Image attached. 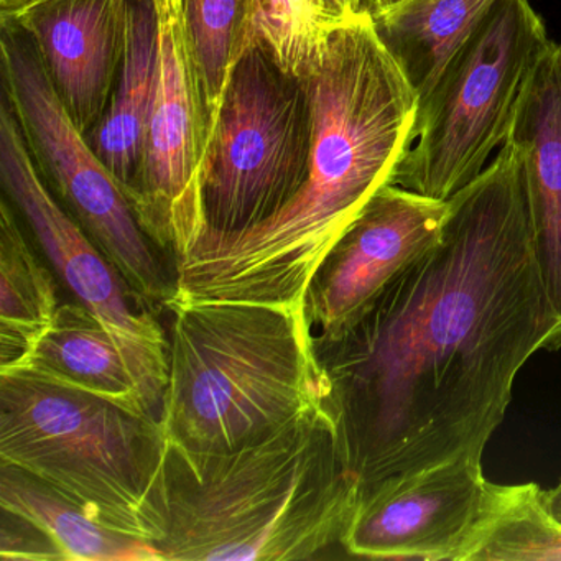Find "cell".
<instances>
[{"label":"cell","mask_w":561,"mask_h":561,"mask_svg":"<svg viewBox=\"0 0 561 561\" xmlns=\"http://www.w3.org/2000/svg\"><path fill=\"white\" fill-rule=\"evenodd\" d=\"M0 179L42 251L77 301L121 340L169 359L170 343L156 311L55 198L35 165L8 98L0 104Z\"/></svg>","instance_id":"obj_11"},{"label":"cell","mask_w":561,"mask_h":561,"mask_svg":"<svg viewBox=\"0 0 561 561\" xmlns=\"http://www.w3.org/2000/svg\"><path fill=\"white\" fill-rule=\"evenodd\" d=\"M300 78L311 114L304 185L255 228L198 238L175 262L170 301L305 300L334 242L392 185L415 140L420 98L377 37L370 12L337 22Z\"/></svg>","instance_id":"obj_2"},{"label":"cell","mask_w":561,"mask_h":561,"mask_svg":"<svg viewBox=\"0 0 561 561\" xmlns=\"http://www.w3.org/2000/svg\"><path fill=\"white\" fill-rule=\"evenodd\" d=\"M22 369L162 420L169 359L121 340L80 301L58 307Z\"/></svg>","instance_id":"obj_14"},{"label":"cell","mask_w":561,"mask_h":561,"mask_svg":"<svg viewBox=\"0 0 561 561\" xmlns=\"http://www.w3.org/2000/svg\"><path fill=\"white\" fill-rule=\"evenodd\" d=\"M42 0H0V24H11L22 12Z\"/></svg>","instance_id":"obj_25"},{"label":"cell","mask_w":561,"mask_h":561,"mask_svg":"<svg viewBox=\"0 0 561 561\" xmlns=\"http://www.w3.org/2000/svg\"><path fill=\"white\" fill-rule=\"evenodd\" d=\"M364 9L376 14V12L386 11V9L392 8V5L400 4L403 0H363Z\"/></svg>","instance_id":"obj_26"},{"label":"cell","mask_w":561,"mask_h":561,"mask_svg":"<svg viewBox=\"0 0 561 561\" xmlns=\"http://www.w3.org/2000/svg\"><path fill=\"white\" fill-rule=\"evenodd\" d=\"M159 41L153 0H129L123 67L101 123L87 136L124 193L134 182L142 156L147 119L157 80Z\"/></svg>","instance_id":"obj_16"},{"label":"cell","mask_w":561,"mask_h":561,"mask_svg":"<svg viewBox=\"0 0 561 561\" xmlns=\"http://www.w3.org/2000/svg\"><path fill=\"white\" fill-rule=\"evenodd\" d=\"M528 0H495L420 98L415 140L392 185L448 202L504 146L528 78L550 47Z\"/></svg>","instance_id":"obj_6"},{"label":"cell","mask_w":561,"mask_h":561,"mask_svg":"<svg viewBox=\"0 0 561 561\" xmlns=\"http://www.w3.org/2000/svg\"><path fill=\"white\" fill-rule=\"evenodd\" d=\"M538 499H540L541 507L547 512L548 518L561 540V481L548 491L540 488Z\"/></svg>","instance_id":"obj_23"},{"label":"cell","mask_w":561,"mask_h":561,"mask_svg":"<svg viewBox=\"0 0 561 561\" xmlns=\"http://www.w3.org/2000/svg\"><path fill=\"white\" fill-rule=\"evenodd\" d=\"M127 19L129 0H42L11 22L31 38L84 136L101 123L113 96L126 51Z\"/></svg>","instance_id":"obj_13"},{"label":"cell","mask_w":561,"mask_h":561,"mask_svg":"<svg viewBox=\"0 0 561 561\" xmlns=\"http://www.w3.org/2000/svg\"><path fill=\"white\" fill-rule=\"evenodd\" d=\"M505 142L524 167L531 245L557 328L543 350L561 347V42H551L525 84Z\"/></svg>","instance_id":"obj_15"},{"label":"cell","mask_w":561,"mask_h":561,"mask_svg":"<svg viewBox=\"0 0 561 561\" xmlns=\"http://www.w3.org/2000/svg\"><path fill=\"white\" fill-rule=\"evenodd\" d=\"M323 2L334 22L344 21L364 9L363 0H323Z\"/></svg>","instance_id":"obj_24"},{"label":"cell","mask_w":561,"mask_h":561,"mask_svg":"<svg viewBox=\"0 0 561 561\" xmlns=\"http://www.w3.org/2000/svg\"><path fill=\"white\" fill-rule=\"evenodd\" d=\"M167 445L162 420L28 369L0 373V461L152 543L163 534Z\"/></svg>","instance_id":"obj_5"},{"label":"cell","mask_w":561,"mask_h":561,"mask_svg":"<svg viewBox=\"0 0 561 561\" xmlns=\"http://www.w3.org/2000/svg\"><path fill=\"white\" fill-rule=\"evenodd\" d=\"M162 425L188 451H228L327 400L305 300L170 301Z\"/></svg>","instance_id":"obj_4"},{"label":"cell","mask_w":561,"mask_h":561,"mask_svg":"<svg viewBox=\"0 0 561 561\" xmlns=\"http://www.w3.org/2000/svg\"><path fill=\"white\" fill-rule=\"evenodd\" d=\"M0 558L14 561H65L57 545L31 520L0 508Z\"/></svg>","instance_id":"obj_22"},{"label":"cell","mask_w":561,"mask_h":561,"mask_svg":"<svg viewBox=\"0 0 561 561\" xmlns=\"http://www.w3.org/2000/svg\"><path fill=\"white\" fill-rule=\"evenodd\" d=\"M448 202L387 185L334 242L305 294L314 336L353 321L397 275L438 242Z\"/></svg>","instance_id":"obj_12"},{"label":"cell","mask_w":561,"mask_h":561,"mask_svg":"<svg viewBox=\"0 0 561 561\" xmlns=\"http://www.w3.org/2000/svg\"><path fill=\"white\" fill-rule=\"evenodd\" d=\"M494 488L476 456L387 479L360 494L344 551L369 560L462 561Z\"/></svg>","instance_id":"obj_10"},{"label":"cell","mask_w":561,"mask_h":561,"mask_svg":"<svg viewBox=\"0 0 561 561\" xmlns=\"http://www.w3.org/2000/svg\"><path fill=\"white\" fill-rule=\"evenodd\" d=\"M323 0H252V42L301 77L336 25Z\"/></svg>","instance_id":"obj_21"},{"label":"cell","mask_w":561,"mask_h":561,"mask_svg":"<svg viewBox=\"0 0 561 561\" xmlns=\"http://www.w3.org/2000/svg\"><path fill=\"white\" fill-rule=\"evenodd\" d=\"M448 205L432 249L343 330L314 336L324 405L360 494L459 456L482 458L518 370L557 328L515 147L504 142Z\"/></svg>","instance_id":"obj_1"},{"label":"cell","mask_w":561,"mask_h":561,"mask_svg":"<svg viewBox=\"0 0 561 561\" xmlns=\"http://www.w3.org/2000/svg\"><path fill=\"white\" fill-rule=\"evenodd\" d=\"M0 508L41 528L65 561H162L152 541L114 530L64 492L4 461H0Z\"/></svg>","instance_id":"obj_17"},{"label":"cell","mask_w":561,"mask_h":561,"mask_svg":"<svg viewBox=\"0 0 561 561\" xmlns=\"http://www.w3.org/2000/svg\"><path fill=\"white\" fill-rule=\"evenodd\" d=\"M153 2L156 90L139 169L126 196L144 231L175 265L205 229L199 183L211 121L190 50L182 0Z\"/></svg>","instance_id":"obj_9"},{"label":"cell","mask_w":561,"mask_h":561,"mask_svg":"<svg viewBox=\"0 0 561 561\" xmlns=\"http://www.w3.org/2000/svg\"><path fill=\"white\" fill-rule=\"evenodd\" d=\"M310 137L304 80L252 42L232 70L209 130L199 238H229L280 211L307 179Z\"/></svg>","instance_id":"obj_7"},{"label":"cell","mask_w":561,"mask_h":561,"mask_svg":"<svg viewBox=\"0 0 561 561\" xmlns=\"http://www.w3.org/2000/svg\"><path fill=\"white\" fill-rule=\"evenodd\" d=\"M57 284L25 238L8 198L0 203V373L27 366L58 311Z\"/></svg>","instance_id":"obj_19"},{"label":"cell","mask_w":561,"mask_h":561,"mask_svg":"<svg viewBox=\"0 0 561 561\" xmlns=\"http://www.w3.org/2000/svg\"><path fill=\"white\" fill-rule=\"evenodd\" d=\"M182 8L213 126L232 70L252 44V0H182Z\"/></svg>","instance_id":"obj_20"},{"label":"cell","mask_w":561,"mask_h":561,"mask_svg":"<svg viewBox=\"0 0 561 561\" xmlns=\"http://www.w3.org/2000/svg\"><path fill=\"white\" fill-rule=\"evenodd\" d=\"M360 499L323 403L228 451L167 445L162 561L317 560L344 535Z\"/></svg>","instance_id":"obj_3"},{"label":"cell","mask_w":561,"mask_h":561,"mask_svg":"<svg viewBox=\"0 0 561 561\" xmlns=\"http://www.w3.org/2000/svg\"><path fill=\"white\" fill-rule=\"evenodd\" d=\"M495 0H403L370 14L374 31L419 98L425 96Z\"/></svg>","instance_id":"obj_18"},{"label":"cell","mask_w":561,"mask_h":561,"mask_svg":"<svg viewBox=\"0 0 561 561\" xmlns=\"http://www.w3.org/2000/svg\"><path fill=\"white\" fill-rule=\"evenodd\" d=\"M4 96L11 103L38 172L60 205L153 308L175 297L176 274L149 238L119 182L78 129L31 38L2 25Z\"/></svg>","instance_id":"obj_8"}]
</instances>
